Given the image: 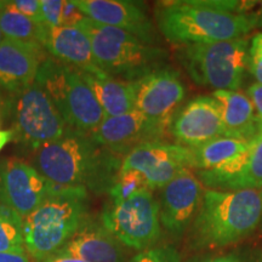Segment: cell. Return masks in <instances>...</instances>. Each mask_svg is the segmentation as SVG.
I'll list each match as a JSON object with an SVG mask.
<instances>
[{"mask_svg":"<svg viewBox=\"0 0 262 262\" xmlns=\"http://www.w3.org/2000/svg\"><path fill=\"white\" fill-rule=\"evenodd\" d=\"M77 28L90 39L98 68L116 79L133 83L165 66L166 50L122 29L101 25L86 16Z\"/></svg>","mask_w":262,"mask_h":262,"instance_id":"obj_5","label":"cell"},{"mask_svg":"<svg viewBox=\"0 0 262 262\" xmlns=\"http://www.w3.org/2000/svg\"><path fill=\"white\" fill-rule=\"evenodd\" d=\"M15 139L14 130H0V150L8 145L11 140Z\"/></svg>","mask_w":262,"mask_h":262,"instance_id":"obj_36","label":"cell"},{"mask_svg":"<svg viewBox=\"0 0 262 262\" xmlns=\"http://www.w3.org/2000/svg\"><path fill=\"white\" fill-rule=\"evenodd\" d=\"M251 142L233 137L221 136L192 148L195 159V170H211L231 162L250 148Z\"/></svg>","mask_w":262,"mask_h":262,"instance_id":"obj_22","label":"cell"},{"mask_svg":"<svg viewBox=\"0 0 262 262\" xmlns=\"http://www.w3.org/2000/svg\"><path fill=\"white\" fill-rule=\"evenodd\" d=\"M9 3L12 8L17 10L19 14L25 15L26 17L31 18L37 24L44 25L40 0H12V2L10 0Z\"/></svg>","mask_w":262,"mask_h":262,"instance_id":"obj_31","label":"cell"},{"mask_svg":"<svg viewBox=\"0 0 262 262\" xmlns=\"http://www.w3.org/2000/svg\"><path fill=\"white\" fill-rule=\"evenodd\" d=\"M123 159L98 146L90 135L70 129L61 139L35 150L34 165L52 183L101 194L116 183Z\"/></svg>","mask_w":262,"mask_h":262,"instance_id":"obj_2","label":"cell"},{"mask_svg":"<svg viewBox=\"0 0 262 262\" xmlns=\"http://www.w3.org/2000/svg\"><path fill=\"white\" fill-rule=\"evenodd\" d=\"M262 188V130L251 141L247 163L234 178L222 186L220 191H242Z\"/></svg>","mask_w":262,"mask_h":262,"instance_id":"obj_24","label":"cell"},{"mask_svg":"<svg viewBox=\"0 0 262 262\" xmlns=\"http://www.w3.org/2000/svg\"><path fill=\"white\" fill-rule=\"evenodd\" d=\"M248 71L262 85V33H256L249 45Z\"/></svg>","mask_w":262,"mask_h":262,"instance_id":"obj_28","label":"cell"},{"mask_svg":"<svg viewBox=\"0 0 262 262\" xmlns=\"http://www.w3.org/2000/svg\"><path fill=\"white\" fill-rule=\"evenodd\" d=\"M169 131L179 145L188 148L226 136L220 103L212 96L192 98L173 116Z\"/></svg>","mask_w":262,"mask_h":262,"instance_id":"obj_15","label":"cell"},{"mask_svg":"<svg viewBox=\"0 0 262 262\" xmlns=\"http://www.w3.org/2000/svg\"><path fill=\"white\" fill-rule=\"evenodd\" d=\"M0 262H31L27 253H0Z\"/></svg>","mask_w":262,"mask_h":262,"instance_id":"obj_35","label":"cell"},{"mask_svg":"<svg viewBox=\"0 0 262 262\" xmlns=\"http://www.w3.org/2000/svg\"><path fill=\"white\" fill-rule=\"evenodd\" d=\"M35 262H85V261L80 260V258L78 257L72 256L70 254H64V253H61V251H57V253L52 254L50 256Z\"/></svg>","mask_w":262,"mask_h":262,"instance_id":"obj_34","label":"cell"},{"mask_svg":"<svg viewBox=\"0 0 262 262\" xmlns=\"http://www.w3.org/2000/svg\"><path fill=\"white\" fill-rule=\"evenodd\" d=\"M195 169L192 148L164 142L136 147L124 157L120 170H135L145 176L148 188H162L183 170Z\"/></svg>","mask_w":262,"mask_h":262,"instance_id":"obj_10","label":"cell"},{"mask_svg":"<svg viewBox=\"0 0 262 262\" xmlns=\"http://www.w3.org/2000/svg\"><path fill=\"white\" fill-rule=\"evenodd\" d=\"M131 84L135 110L169 126L186 96L179 72L164 66Z\"/></svg>","mask_w":262,"mask_h":262,"instance_id":"obj_12","label":"cell"},{"mask_svg":"<svg viewBox=\"0 0 262 262\" xmlns=\"http://www.w3.org/2000/svg\"><path fill=\"white\" fill-rule=\"evenodd\" d=\"M0 29L5 38L15 40L37 42L44 47L49 28L37 24L25 15L19 14L10 5L8 0L0 2Z\"/></svg>","mask_w":262,"mask_h":262,"instance_id":"obj_23","label":"cell"},{"mask_svg":"<svg viewBox=\"0 0 262 262\" xmlns=\"http://www.w3.org/2000/svg\"><path fill=\"white\" fill-rule=\"evenodd\" d=\"M166 131L169 126L134 110L122 116L104 118L90 136L98 146L125 157L139 146L162 142Z\"/></svg>","mask_w":262,"mask_h":262,"instance_id":"obj_13","label":"cell"},{"mask_svg":"<svg viewBox=\"0 0 262 262\" xmlns=\"http://www.w3.org/2000/svg\"><path fill=\"white\" fill-rule=\"evenodd\" d=\"M244 2L179 0L160 3L156 18L160 33L172 44H208L233 40L258 27L257 14H248Z\"/></svg>","mask_w":262,"mask_h":262,"instance_id":"obj_1","label":"cell"},{"mask_svg":"<svg viewBox=\"0 0 262 262\" xmlns=\"http://www.w3.org/2000/svg\"><path fill=\"white\" fill-rule=\"evenodd\" d=\"M247 96L250 98L253 102V106L256 112L258 123H260L262 130V85L261 84H253L248 88Z\"/></svg>","mask_w":262,"mask_h":262,"instance_id":"obj_33","label":"cell"},{"mask_svg":"<svg viewBox=\"0 0 262 262\" xmlns=\"http://www.w3.org/2000/svg\"><path fill=\"white\" fill-rule=\"evenodd\" d=\"M35 81L49 95L71 129L91 135L106 118L77 68L48 56L39 67Z\"/></svg>","mask_w":262,"mask_h":262,"instance_id":"obj_6","label":"cell"},{"mask_svg":"<svg viewBox=\"0 0 262 262\" xmlns=\"http://www.w3.org/2000/svg\"><path fill=\"white\" fill-rule=\"evenodd\" d=\"M0 253H27L24 219L3 204H0Z\"/></svg>","mask_w":262,"mask_h":262,"instance_id":"obj_25","label":"cell"},{"mask_svg":"<svg viewBox=\"0 0 262 262\" xmlns=\"http://www.w3.org/2000/svg\"><path fill=\"white\" fill-rule=\"evenodd\" d=\"M261 194H262V192H261Z\"/></svg>","mask_w":262,"mask_h":262,"instance_id":"obj_39","label":"cell"},{"mask_svg":"<svg viewBox=\"0 0 262 262\" xmlns=\"http://www.w3.org/2000/svg\"><path fill=\"white\" fill-rule=\"evenodd\" d=\"M249 40L188 44L179 48L178 56L195 84L216 90L237 91L248 70Z\"/></svg>","mask_w":262,"mask_h":262,"instance_id":"obj_7","label":"cell"},{"mask_svg":"<svg viewBox=\"0 0 262 262\" xmlns=\"http://www.w3.org/2000/svg\"><path fill=\"white\" fill-rule=\"evenodd\" d=\"M203 186L191 170H183L162 187L160 224L172 237H181L194 220L203 199Z\"/></svg>","mask_w":262,"mask_h":262,"instance_id":"obj_14","label":"cell"},{"mask_svg":"<svg viewBox=\"0 0 262 262\" xmlns=\"http://www.w3.org/2000/svg\"><path fill=\"white\" fill-rule=\"evenodd\" d=\"M75 4L95 22L122 29L147 44H156V27L142 4L127 0H75Z\"/></svg>","mask_w":262,"mask_h":262,"instance_id":"obj_16","label":"cell"},{"mask_svg":"<svg viewBox=\"0 0 262 262\" xmlns=\"http://www.w3.org/2000/svg\"><path fill=\"white\" fill-rule=\"evenodd\" d=\"M195 262H262V253L257 250H237L204 257Z\"/></svg>","mask_w":262,"mask_h":262,"instance_id":"obj_29","label":"cell"},{"mask_svg":"<svg viewBox=\"0 0 262 262\" xmlns=\"http://www.w3.org/2000/svg\"><path fill=\"white\" fill-rule=\"evenodd\" d=\"M84 17L85 15L78 9L77 4H75V0H67V2H63V8H62L61 14L62 27H77V25L79 24Z\"/></svg>","mask_w":262,"mask_h":262,"instance_id":"obj_32","label":"cell"},{"mask_svg":"<svg viewBox=\"0 0 262 262\" xmlns=\"http://www.w3.org/2000/svg\"><path fill=\"white\" fill-rule=\"evenodd\" d=\"M58 251L85 262H124L125 260L123 245L103 227L100 220L90 215L85 216L75 233Z\"/></svg>","mask_w":262,"mask_h":262,"instance_id":"obj_18","label":"cell"},{"mask_svg":"<svg viewBox=\"0 0 262 262\" xmlns=\"http://www.w3.org/2000/svg\"><path fill=\"white\" fill-rule=\"evenodd\" d=\"M40 3L44 25L48 28L60 27L63 0H41Z\"/></svg>","mask_w":262,"mask_h":262,"instance_id":"obj_30","label":"cell"},{"mask_svg":"<svg viewBox=\"0 0 262 262\" xmlns=\"http://www.w3.org/2000/svg\"><path fill=\"white\" fill-rule=\"evenodd\" d=\"M258 16V26H262V8H261V12L260 14H257Z\"/></svg>","mask_w":262,"mask_h":262,"instance_id":"obj_37","label":"cell"},{"mask_svg":"<svg viewBox=\"0 0 262 262\" xmlns=\"http://www.w3.org/2000/svg\"><path fill=\"white\" fill-rule=\"evenodd\" d=\"M44 47L3 38L0 42V88L17 95L35 81L39 67L48 57Z\"/></svg>","mask_w":262,"mask_h":262,"instance_id":"obj_17","label":"cell"},{"mask_svg":"<svg viewBox=\"0 0 262 262\" xmlns=\"http://www.w3.org/2000/svg\"><path fill=\"white\" fill-rule=\"evenodd\" d=\"M88 193L52 183L44 203L24 219L26 251L35 261L56 253L75 233L88 215Z\"/></svg>","mask_w":262,"mask_h":262,"instance_id":"obj_4","label":"cell"},{"mask_svg":"<svg viewBox=\"0 0 262 262\" xmlns=\"http://www.w3.org/2000/svg\"><path fill=\"white\" fill-rule=\"evenodd\" d=\"M211 96L220 103L226 136L251 142L260 134L256 112L247 95L233 90H216Z\"/></svg>","mask_w":262,"mask_h":262,"instance_id":"obj_20","label":"cell"},{"mask_svg":"<svg viewBox=\"0 0 262 262\" xmlns=\"http://www.w3.org/2000/svg\"><path fill=\"white\" fill-rule=\"evenodd\" d=\"M52 182L24 160L5 158L0 162V204L22 219L38 209L51 191Z\"/></svg>","mask_w":262,"mask_h":262,"instance_id":"obj_11","label":"cell"},{"mask_svg":"<svg viewBox=\"0 0 262 262\" xmlns=\"http://www.w3.org/2000/svg\"><path fill=\"white\" fill-rule=\"evenodd\" d=\"M129 262H181V256L171 245H160L140 251Z\"/></svg>","mask_w":262,"mask_h":262,"instance_id":"obj_27","label":"cell"},{"mask_svg":"<svg viewBox=\"0 0 262 262\" xmlns=\"http://www.w3.org/2000/svg\"><path fill=\"white\" fill-rule=\"evenodd\" d=\"M148 188V183L142 173L135 170H120L117 181L113 187L110 189L111 203H119L125 201L134 193L141 191V189Z\"/></svg>","mask_w":262,"mask_h":262,"instance_id":"obj_26","label":"cell"},{"mask_svg":"<svg viewBox=\"0 0 262 262\" xmlns=\"http://www.w3.org/2000/svg\"><path fill=\"white\" fill-rule=\"evenodd\" d=\"M261 219L258 189H208L192 221L191 242L195 248L227 247L253 233Z\"/></svg>","mask_w":262,"mask_h":262,"instance_id":"obj_3","label":"cell"},{"mask_svg":"<svg viewBox=\"0 0 262 262\" xmlns=\"http://www.w3.org/2000/svg\"><path fill=\"white\" fill-rule=\"evenodd\" d=\"M44 49L51 57L81 72L100 70L95 61L90 39L77 27L49 28Z\"/></svg>","mask_w":262,"mask_h":262,"instance_id":"obj_19","label":"cell"},{"mask_svg":"<svg viewBox=\"0 0 262 262\" xmlns=\"http://www.w3.org/2000/svg\"><path fill=\"white\" fill-rule=\"evenodd\" d=\"M79 73L93 91L104 116L117 117L135 110L133 84L111 77L102 70Z\"/></svg>","mask_w":262,"mask_h":262,"instance_id":"obj_21","label":"cell"},{"mask_svg":"<svg viewBox=\"0 0 262 262\" xmlns=\"http://www.w3.org/2000/svg\"><path fill=\"white\" fill-rule=\"evenodd\" d=\"M12 113L15 139L31 149L61 139L71 129L37 81L15 95Z\"/></svg>","mask_w":262,"mask_h":262,"instance_id":"obj_9","label":"cell"},{"mask_svg":"<svg viewBox=\"0 0 262 262\" xmlns=\"http://www.w3.org/2000/svg\"><path fill=\"white\" fill-rule=\"evenodd\" d=\"M100 221L120 244L135 250L152 248L160 237L159 203L149 188L123 202L110 203L101 212Z\"/></svg>","mask_w":262,"mask_h":262,"instance_id":"obj_8","label":"cell"},{"mask_svg":"<svg viewBox=\"0 0 262 262\" xmlns=\"http://www.w3.org/2000/svg\"><path fill=\"white\" fill-rule=\"evenodd\" d=\"M3 40V33H2V29H0V42Z\"/></svg>","mask_w":262,"mask_h":262,"instance_id":"obj_38","label":"cell"}]
</instances>
